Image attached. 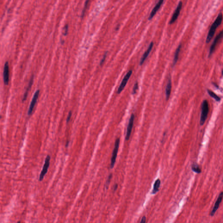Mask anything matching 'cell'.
<instances>
[{
	"mask_svg": "<svg viewBox=\"0 0 223 223\" xmlns=\"http://www.w3.org/2000/svg\"><path fill=\"white\" fill-rule=\"evenodd\" d=\"M207 92H208V94L210 95V96H211V97L215 99L217 101H220V100H221V99H220V98L218 96H217L215 93L211 91L210 90H207Z\"/></svg>",
	"mask_w": 223,
	"mask_h": 223,
	"instance_id": "18",
	"label": "cell"
},
{
	"mask_svg": "<svg viewBox=\"0 0 223 223\" xmlns=\"http://www.w3.org/2000/svg\"><path fill=\"white\" fill-rule=\"evenodd\" d=\"M132 74V71L131 70H130L127 73L126 76H124V79H123L121 84H120V86L118 88V91H117V93L120 94L122 92V91L124 90V88H125L126 85H127L128 80H129V79H130V77L131 76Z\"/></svg>",
	"mask_w": 223,
	"mask_h": 223,
	"instance_id": "5",
	"label": "cell"
},
{
	"mask_svg": "<svg viewBox=\"0 0 223 223\" xmlns=\"http://www.w3.org/2000/svg\"><path fill=\"white\" fill-rule=\"evenodd\" d=\"M111 177H112V175L110 174V175L108 177V179L107 181H106V187H108V184H109V183H110V180H111Z\"/></svg>",
	"mask_w": 223,
	"mask_h": 223,
	"instance_id": "24",
	"label": "cell"
},
{
	"mask_svg": "<svg viewBox=\"0 0 223 223\" xmlns=\"http://www.w3.org/2000/svg\"><path fill=\"white\" fill-rule=\"evenodd\" d=\"M51 157L49 155H47L45 159V163H44L42 170L41 171L39 178V181H42L43 180L44 177L46 175L48 171V168L49 167L50 163Z\"/></svg>",
	"mask_w": 223,
	"mask_h": 223,
	"instance_id": "4",
	"label": "cell"
},
{
	"mask_svg": "<svg viewBox=\"0 0 223 223\" xmlns=\"http://www.w3.org/2000/svg\"><path fill=\"white\" fill-rule=\"evenodd\" d=\"M138 89V83L137 82H136L133 88V92H132L133 94H135L136 93Z\"/></svg>",
	"mask_w": 223,
	"mask_h": 223,
	"instance_id": "21",
	"label": "cell"
},
{
	"mask_svg": "<svg viewBox=\"0 0 223 223\" xmlns=\"http://www.w3.org/2000/svg\"><path fill=\"white\" fill-rule=\"evenodd\" d=\"M182 5L183 3L182 2H180L177 8L175 10L173 14V16H172L170 20L169 24H173L177 19L179 15L180 12H181V10L182 7Z\"/></svg>",
	"mask_w": 223,
	"mask_h": 223,
	"instance_id": "8",
	"label": "cell"
},
{
	"mask_svg": "<svg viewBox=\"0 0 223 223\" xmlns=\"http://www.w3.org/2000/svg\"><path fill=\"white\" fill-rule=\"evenodd\" d=\"M192 170L193 171L197 173V174H199V173H201V170L199 168V166L196 164L192 165Z\"/></svg>",
	"mask_w": 223,
	"mask_h": 223,
	"instance_id": "19",
	"label": "cell"
},
{
	"mask_svg": "<svg viewBox=\"0 0 223 223\" xmlns=\"http://www.w3.org/2000/svg\"><path fill=\"white\" fill-rule=\"evenodd\" d=\"M17 223H20V221L17 222Z\"/></svg>",
	"mask_w": 223,
	"mask_h": 223,
	"instance_id": "28",
	"label": "cell"
},
{
	"mask_svg": "<svg viewBox=\"0 0 223 223\" xmlns=\"http://www.w3.org/2000/svg\"><path fill=\"white\" fill-rule=\"evenodd\" d=\"M172 88V82L171 78L168 80V82L166 88V99L167 100L169 99L171 95V91Z\"/></svg>",
	"mask_w": 223,
	"mask_h": 223,
	"instance_id": "14",
	"label": "cell"
},
{
	"mask_svg": "<svg viewBox=\"0 0 223 223\" xmlns=\"http://www.w3.org/2000/svg\"><path fill=\"white\" fill-rule=\"evenodd\" d=\"M89 1H86L85 2V5H84L83 9V11L82 13V17H83L85 14V11H86V9L87 7V5H88V3H89Z\"/></svg>",
	"mask_w": 223,
	"mask_h": 223,
	"instance_id": "20",
	"label": "cell"
},
{
	"mask_svg": "<svg viewBox=\"0 0 223 223\" xmlns=\"http://www.w3.org/2000/svg\"><path fill=\"white\" fill-rule=\"evenodd\" d=\"M135 116L133 114H132L129 120L127 128V133H126V140H129L131 133L133 125L134 120Z\"/></svg>",
	"mask_w": 223,
	"mask_h": 223,
	"instance_id": "9",
	"label": "cell"
},
{
	"mask_svg": "<svg viewBox=\"0 0 223 223\" xmlns=\"http://www.w3.org/2000/svg\"><path fill=\"white\" fill-rule=\"evenodd\" d=\"M146 218L145 216H143L140 222V223H146Z\"/></svg>",
	"mask_w": 223,
	"mask_h": 223,
	"instance_id": "26",
	"label": "cell"
},
{
	"mask_svg": "<svg viewBox=\"0 0 223 223\" xmlns=\"http://www.w3.org/2000/svg\"><path fill=\"white\" fill-rule=\"evenodd\" d=\"M222 20V14L221 13H220L218 15V17L216 18V20H215V22L212 24V26H211L210 30H209V32H208L207 39H206V42L207 43H209L212 39V38L215 35L216 29L218 27L219 25H221Z\"/></svg>",
	"mask_w": 223,
	"mask_h": 223,
	"instance_id": "1",
	"label": "cell"
},
{
	"mask_svg": "<svg viewBox=\"0 0 223 223\" xmlns=\"http://www.w3.org/2000/svg\"><path fill=\"white\" fill-rule=\"evenodd\" d=\"M120 140L118 138L116 140L115 142V146L113 149L112 152V156H111V163H110V168L112 169L114 167L115 163H116V157L117 156L118 150H119V146H120Z\"/></svg>",
	"mask_w": 223,
	"mask_h": 223,
	"instance_id": "3",
	"label": "cell"
},
{
	"mask_svg": "<svg viewBox=\"0 0 223 223\" xmlns=\"http://www.w3.org/2000/svg\"><path fill=\"white\" fill-rule=\"evenodd\" d=\"M39 90H37L35 92L34 96H33V98H32V102H31V104H30L29 109H28V114L29 116L32 115L33 109H34V107H35L36 102H37V99H38V97H39Z\"/></svg>",
	"mask_w": 223,
	"mask_h": 223,
	"instance_id": "6",
	"label": "cell"
},
{
	"mask_svg": "<svg viewBox=\"0 0 223 223\" xmlns=\"http://www.w3.org/2000/svg\"><path fill=\"white\" fill-rule=\"evenodd\" d=\"M161 181L159 179H158L155 181L153 185V189L152 191V194H155L159 190V187H160Z\"/></svg>",
	"mask_w": 223,
	"mask_h": 223,
	"instance_id": "16",
	"label": "cell"
},
{
	"mask_svg": "<svg viewBox=\"0 0 223 223\" xmlns=\"http://www.w3.org/2000/svg\"><path fill=\"white\" fill-rule=\"evenodd\" d=\"M9 64L8 61H6L4 68L3 79L5 85H8L9 82Z\"/></svg>",
	"mask_w": 223,
	"mask_h": 223,
	"instance_id": "11",
	"label": "cell"
},
{
	"mask_svg": "<svg viewBox=\"0 0 223 223\" xmlns=\"http://www.w3.org/2000/svg\"><path fill=\"white\" fill-rule=\"evenodd\" d=\"M163 0H160V1H159V2L157 3V4L155 5L154 8H153L152 10V11L150 13V15H149V20H150L151 19H152V17H153L154 15H155V14H156V12H157L158 10L159 9L160 7H161V6L162 5V4H163Z\"/></svg>",
	"mask_w": 223,
	"mask_h": 223,
	"instance_id": "13",
	"label": "cell"
},
{
	"mask_svg": "<svg viewBox=\"0 0 223 223\" xmlns=\"http://www.w3.org/2000/svg\"><path fill=\"white\" fill-rule=\"evenodd\" d=\"M181 48V44L179 45L178 47L177 48L175 53L174 57V61H173V65L174 66L175 65L178 59L179 55Z\"/></svg>",
	"mask_w": 223,
	"mask_h": 223,
	"instance_id": "17",
	"label": "cell"
},
{
	"mask_svg": "<svg viewBox=\"0 0 223 223\" xmlns=\"http://www.w3.org/2000/svg\"><path fill=\"white\" fill-rule=\"evenodd\" d=\"M68 24H66L65 27L64 28V35H66L67 34V32H68Z\"/></svg>",
	"mask_w": 223,
	"mask_h": 223,
	"instance_id": "25",
	"label": "cell"
},
{
	"mask_svg": "<svg viewBox=\"0 0 223 223\" xmlns=\"http://www.w3.org/2000/svg\"><path fill=\"white\" fill-rule=\"evenodd\" d=\"M153 42H151V43L149 45V46L147 49V50L144 53L142 57L141 58L140 61V65H142L143 64L144 62L145 61L146 59V58L149 55L150 53V52L151 51L152 48L153 47Z\"/></svg>",
	"mask_w": 223,
	"mask_h": 223,
	"instance_id": "12",
	"label": "cell"
},
{
	"mask_svg": "<svg viewBox=\"0 0 223 223\" xmlns=\"http://www.w3.org/2000/svg\"><path fill=\"white\" fill-rule=\"evenodd\" d=\"M72 111H69V113H68V117H67V120H66V123H67V124H68V122L70 121V119H71V116H72Z\"/></svg>",
	"mask_w": 223,
	"mask_h": 223,
	"instance_id": "23",
	"label": "cell"
},
{
	"mask_svg": "<svg viewBox=\"0 0 223 223\" xmlns=\"http://www.w3.org/2000/svg\"><path fill=\"white\" fill-rule=\"evenodd\" d=\"M223 38V31H221L220 33L216 36L215 40L213 42V43L211 45V48H210V52H209V56L210 57L211 55L213 53L214 51L215 50V48L216 46L218 43L219 41L221 39Z\"/></svg>",
	"mask_w": 223,
	"mask_h": 223,
	"instance_id": "7",
	"label": "cell"
},
{
	"mask_svg": "<svg viewBox=\"0 0 223 223\" xmlns=\"http://www.w3.org/2000/svg\"><path fill=\"white\" fill-rule=\"evenodd\" d=\"M201 114L200 116V124L201 125H203L206 121L209 112V105L207 100L203 101L201 107Z\"/></svg>",
	"mask_w": 223,
	"mask_h": 223,
	"instance_id": "2",
	"label": "cell"
},
{
	"mask_svg": "<svg viewBox=\"0 0 223 223\" xmlns=\"http://www.w3.org/2000/svg\"><path fill=\"white\" fill-rule=\"evenodd\" d=\"M33 80H34V76L32 75V77H31V79H30V81H29V83H28V87H27V89H26V91L24 93V96H23V99L22 101H24L25 100L27 99V96H28V92H29V90L31 89L32 87V84L33 83Z\"/></svg>",
	"mask_w": 223,
	"mask_h": 223,
	"instance_id": "15",
	"label": "cell"
},
{
	"mask_svg": "<svg viewBox=\"0 0 223 223\" xmlns=\"http://www.w3.org/2000/svg\"><path fill=\"white\" fill-rule=\"evenodd\" d=\"M107 52H105L104 55H103V58H102V59H101L100 62V65H102V64H103L105 60V58H106V56H107Z\"/></svg>",
	"mask_w": 223,
	"mask_h": 223,
	"instance_id": "22",
	"label": "cell"
},
{
	"mask_svg": "<svg viewBox=\"0 0 223 223\" xmlns=\"http://www.w3.org/2000/svg\"><path fill=\"white\" fill-rule=\"evenodd\" d=\"M223 197V192H221L219 194L218 197V199H217L216 202H215L214 207H213V209H212V211H211V217H213L215 215L216 211L218 209L220 204H221V202L222 200Z\"/></svg>",
	"mask_w": 223,
	"mask_h": 223,
	"instance_id": "10",
	"label": "cell"
},
{
	"mask_svg": "<svg viewBox=\"0 0 223 223\" xmlns=\"http://www.w3.org/2000/svg\"><path fill=\"white\" fill-rule=\"evenodd\" d=\"M222 75L223 76V69L222 70Z\"/></svg>",
	"mask_w": 223,
	"mask_h": 223,
	"instance_id": "27",
	"label": "cell"
}]
</instances>
